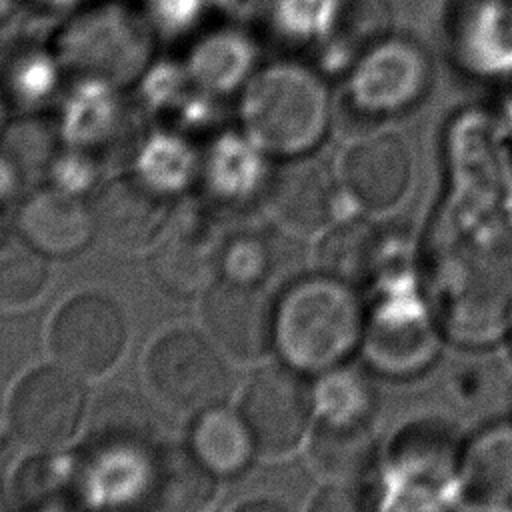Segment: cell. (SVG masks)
Masks as SVG:
<instances>
[{"label": "cell", "instance_id": "obj_2", "mask_svg": "<svg viewBox=\"0 0 512 512\" xmlns=\"http://www.w3.org/2000/svg\"><path fill=\"white\" fill-rule=\"evenodd\" d=\"M364 332L366 310L354 286L328 274L294 282L276 302L274 346L298 372L342 366L362 346Z\"/></svg>", "mask_w": 512, "mask_h": 512}, {"label": "cell", "instance_id": "obj_26", "mask_svg": "<svg viewBox=\"0 0 512 512\" xmlns=\"http://www.w3.org/2000/svg\"><path fill=\"white\" fill-rule=\"evenodd\" d=\"M48 280L44 252L32 246L20 232L0 238V306L20 308L34 302Z\"/></svg>", "mask_w": 512, "mask_h": 512}, {"label": "cell", "instance_id": "obj_25", "mask_svg": "<svg viewBox=\"0 0 512 512\" xmlns=\"http://www.w3.org/2000/svg\"><path fill=\"white\" fill-rule=\"evenodd\" d=\"M134 164V176L166 198L200 176V154L188 138L172 130L148 134L136 150Z\"/></svg>", "mask_w": 512, "mask_h": 512}, {"label": "cell", "instance_id": "obj_7", "mask_svg": "<svg viewBox=\"0 0 512 512\" xmlns=\"http://www.w3.org/2000/svg\"><path fill=\"white\" fill-rule=\"evenodd\" d=\"M314 414L312 394L298 370L266 366L258 370L240 400L256 450L266 456H284L300 446Z\"/></svg>", "mask_w": 512, "mask_h": 512}, {"label": "cell", "instance_id": "obj_1", "mask_svg": "<svg viewBox=\"0 0 512 512\" xmlns=\"http://www.w3.org/2000/svg\"><path fill=\"white\" fill-rule=\"evenodd\" d=\"M238 114L240 128L266 156H308L330 128V90L310 64L272 60L260 64L238 94Z\"/></svg>", "mask_w": 512, "mask_h": 512}, {"label": "cell", "instance_id": "obj_20", "mask_svg": "<svg viewBox=\"0 0 512 512\" xmlns=\"http://www.w3.org/2000/svg\"><path fill=\"white\" fill-rule=\"evenodd\" d=\"M264 158L266 154L242 128L226 130L214 136L200 154V178L216 198L234 202L250 196L260 184H268Z\"/></svg>", "mask_w": 512, "mask_h": 512}, {"label": "cell", "instance_id": "obj_30", "mask_svg": "<svg viewBox=\"0 0 512 512\" xmlns=\"http://www.w3.org/2000/svg\"><path fill=\"white\" fill-rule=\"evenodd\" d=\"M46 172L52 178V186L80 196L96 182V156L92 152L68 146L66 152H60L52 158Z\"/></svg>", "mask_w": 512, "mask_h": 512}, {"label": "cell", "instance_id": "obj_24", "mask_svg": "<svg viewBox=\"0 0 512 512\" xmlns=\"http://www.w3.org/2000/svg\"><path fill=\"white\" fill-rule=\"evenodd\" d=\"M310 460L332 482H360L376 462L374 428H334L314 422Z\"/></svg>", "mask_w": 512, "mask_h": 512}, {"label": "cell", "instance_id": "obj_29", "mask_svg": "<svg viewBox=\"0 0 512 512\" xmlns=\"http://www.w3.org/2000/svg\"><path fill=\"white\" fill-rule=\"evenodd\" d=\"M332 0H272L270 16L286 36L308 38L318 34L328 20Z\"/></svg>", "mask_w": 512, "mask_h": 512}, {"label": "cell", "instance_id": "obj_21", "mask_svg": "<svg viewBox=\"0 0 512 512\" xmlns=\"http://www.w3.org/2000/svg\"><path fill=\"white\" fill-rule=\"evenodd\" d=\"M190 450L216 476H234L250 464L256 444L244 418L216 404L198 412L190 432Z\"/></svg>", "mask_w": 512, "mask_h": 512}, {"label": "cell", "instance_id": "obj_9", "mask_svg": "<svg viewBox=\"0 0 512 512\" xmlns=\"http://www.w3.org/2000/svg\"><path fill=\"white\" fill-rule=\"evenodd\" d=\"M428 84V58L404 38L378 42L358 60L348 80L352 104L368 114L404 110Z\"/></svg>", "mask_w": 512, "mask_h": 512}, {"label": "cell", "instance_id": "obj_22", "mask_svg": "<svg viewBox=\"0 0 512 512\" xmlns=\"http://www.w3.org/2000/svg\"><path fill=\"white\" fill-rule=\"evenodd\" d=\"M380 246L382 238L374 226L362 220H350L324 236L318 246V264L322 274L350 286L366 284L382 276Z\"/></svg>", "mask_w": 512, "mask_h": 512}, {"label": "cell", "instance_id": "obj_13", "mask_svg": "<svg viewBox=\"0 0 512 512\" xmlns=\"http://www.w3.org/2000/svg\"><path fill=\"white\" fill-rule=\"evenodd\" d=\"M266 200L284 226L312 234L334 218L338 192L326 164L308 154L282 160L268 178Z\"/></svg>", "mask_w": 512, "mask_h": 512}, {"label": "cell", "instance_id": "obj_28", "mask_svg": "<svg viewBox=\"0 0 512 512\" xmlns=\"http://www.w3.org/2000/svg\"><path fill=\"white\" fill-rule=\"evenodd\" d=\"M270 268V250L258 236L240 234L222 246L220 270L228 280L260 284Z\"/></svg>", "mask_w": 512, "mask_h": 512}, {"label": "cell", "instance_id": "obj_34", "mask_svg": "<svg viewBox=\"0 0 512 512\" xmlns=\"http://www.w3.org/2000/svg\"><path fill=\"white\" fill-rule=\"evenodd\" d=\"M234 512H286V510L272 500H252L238 506Z\"/></svg>", "mask_w": 512, "mask_h": 512}, {"label": "cell", "instance_id": "obj_10", "mask_svg": "<svg viewBox=\"0 0 512 512\" xmlns=\"http://www.w3.org/2000/svg\"><path fill=\"white\" fill-rule=\"evenodd\" d=\"M276 304L260 284L224 278L202 302V318L212 340L232 358L254 362L274 346Z\"/></svg>", "mask_w": 512, "mask_h": 512}, {"label": "cell", "instance_id": "obj_36", "mask_svg": "<svg viewBox=\"0 0 512 512\" xmlns=\"http://www.w3.org/2000/svg\"><path fill=\"white\" fill-rule=\"evenodd\" d=\"M10 108H12V106H10L6 94H4L2 88H0V138L4 136L6 128L10 126Z\"/></svg>", "mask_w": 512, "mask_h": 512}, {"label": "cell", "instance_id": "obj_5", "mask_svg": "<svg viewBox=\"0 0 512 512\" xmlns=\"http://www.w3.org/2000/svg\"><path fill=\"white\" fill-rule=\"evenodd\" d=\"M126 338V320L116 302L100 294H80L56 312L48 344L62 368L80 378H94L118 362Z\"/></svg>", "mask_w": 512, "mask_h": 512}, {"label": "cell", "instance_id": "obj_3", "mask_svg": "<svg viewBox=\"0 0 512 512\" xmlns=\"http://www.w3.org/2000/svg\"><path fill=\"white\" fill-rule=\"evenodd\" d=\"M146 14L122 2H100L70 16L56 32L54 54L64 72L126 88L144 78L154 56Z\"/></svg>", "mask_w": 512, "mask_h": 512}, {"label": "cell", "instance_id": "obj_19", "mask_svg": "<svg viewBox=\"0 0 512 512\" xmlns=\"http://www.w3.org/2000/svg\"><path fill=\"white\" fill-rule=\"evenodd\" d=\"M458 474L468 502H512V422L488 426L464 444Z\"/></svg>", "mask_w": 512, "mask_h": 512}, {"label": "cell", "instance_id": "obj_16", "mask_svg": "<svg viewBox=\"0 0 512 512\" xmlns=\"http://www.w3.org/2000/svg\"><path fill=\"white\" fill-rule=\"evenodd\" d=\"M258 66L254 40L236 26H220L190 46L182 68L196 92L216 98L240 94Z\"/></svg>", "mask_w": 512, "mask_h": 512}, {"label": "cell", "instance_id": "obj_17", "mask_svg": "<svg viewBox=\"0 0 512 512\" xmlns=\"http://www.w3.org/2000/svg\"><path fill=\"white\" fill-rule=\"evenodd\" d=\"M214 476L192 450L166 446L148 466L144 498L156 512H200L216 494Z\"/></svg>", "mask_w": 512, "mask_h": 512}, {"label": "cell", "instance_id": "obj_14", "mask_svg": "<svg viewBox=\"0 0 512 512\" xmlns=\"http://www.w3.org/2000/svg\"><path fill=\"white\" fill-rule=\"evenodd\" d=\"M156 246L152 268L156 278L174 294L190 296L214 284L220 270L222 246L206 222L184 216L168 222Z\"/></svg>", "mask_w": 512, "mask_h": 512}, {"label": "cell", "instance_id": "obj_18", "mask_svg": "<svg viewBox=\"0 0 512 512\" xmlns=\"http://www.w3.org/2000/svg\"><path fill=\"white\" fill-rule=\"evenodd\" d=\"M122 122L120 88L88 78H76V86L62 98L56 132L70 148L92 152L108 144Z\"/></svg>", "mask_w": 512, "mask_h": 512}, {"label": "cell", "instance_id": "obj_15", "mask_svg": "<svg viewBox=\"0 0 512 512\" xmlns=\"http://www.w3.org/2000/svg\"><path fill=\"white\" fill-rule=\"evenodd\" d=\"M16 224L32 246L50 256H72L96 236L92 208L52 184L22 202Z\"/></svg>", "mask_w": 512, "mask_h": 512}, {"label": "cell", "instance_id": "obj_32", "mask_svg": "<svg viewBox=\"0 0 512 512\" xmlns=\"http://www.w3.org/2000/svg\"><path fill=\"white\" fill-rule=\"evenodd\" d=\"M200 0H146L142 12L154 30L182 32L200 14Z\"/></svg>", "mask_w": 512, "mask_h": 512}, {"label": "cell", "instance_id": "obj_33", "mask_svg": "<svg viewBox=\"0 0 512 512\" xmlns=\"http://www.w3.org/2000/svg\"><path fill=\"white\" fill-rule=\"evenodd\" d=\"M24 178V170L16 162V158L6 150L0 148V202L12 198L20 188Z\"/></svg>", "mask_w": 512, "mask_h": 512}, {"label": "cell", "instance_id": "obj_35", "mask_svg": "<svg viewBox=\"0 0 512 512\" xmlns=\"http://www.w3.org/2000/svg\"><path fill=\"white\" fill-rule=\"evenodd\" d=\"M464 512H512V502H468Z\"/></svg>", "mask_w": 512, "mask_h": 512}, {"label": "cell", "instance_id": "obj_23", "mask_svg": "<svg viewBox=\"0 0 512 512\" xmlns=\"http://www.w3.org/2000/svg\"><path fill=\"white\" fill-rule=\"evenodd\" d=\"M318 424L334 428H374L376 392L370 380L344 364L322 374L312 394Z\"/></svg>", "mask_w": 512, "mask_h": 512}, {"label": "cell", "instance_id": "obj_8", "mask_svg": "<svg viewBox=\"0 0 512 512\" xmlns=\"http://www.w3.org/2000/svg\"><path fill=\"white\" fill-rule=\"evenodd\" d=\"M362 346L368 362L388 374L420 372L436 354V336L426 318L420 296L402 276L398 292L380 296L372 314H366Z\"/></svg>", "mask_w": 512, "mask_h": 512}, {"label": "cell", "instance_id": "obj_31", "mask_svg": "<svg viewBox=\"0 0 512 512\" xmlns=\"http://www.w3.org/2000/svg\"><path fill=\"white\" fill-rule=\"evenodd\" d=\"M306 512H378V506L358 482H330L312 496Z\"/></svg>", "mask_w": 512, "mask_h": 512}, {"label": "cell", "instance_id": "obj_11", "mask_svg": "<svg viewBox=\"0 0 512 512\" xmlns=\"http://www.w3.org/2000/svg\"><path fill=\"white\" fill-rule=\"evenodd\" d=\"M96 236L118 250L136 252L162 236L168 220V198L134 174L104 184L92 204Z\"/></svg>", "mask_w": 512, "mask_h": 512}, {"label": "cell", "instance_id": "obj_4", "mask_svg": "<svg viewBox=\"0 0 512 512\" xmlns=\"http://www.w3.org/2000/svg\"><path fill=\"white\" fill-rule=\"evenodd\" d=\"M144 372L154 396L178 412L216 406L232 386L222 356L190 330H172L158 338L146 356Z\"/></svg>", "mask_w": 512, "mask_h": 512}, {"label": "cell", "instance_id": "obj_12", "mask_svg": "<svg viewBox=\"0 0 512 512\" xmlns=\"http://www.w3.org/2000/svg\"><path fill=\"white\" fill-rule=\"evenodd\" d=\"M412 160L396 134H374L348 148L342 160V184L350 198L370 212L394 208L406 194Z\"/></svg>", "mask_w": 512, "mask_h": 512}, {"label": "cell", "instance_id": "obj_6", "mask_svg": "<svg viewBox=\"0 0 512 512\" xmlns=\"http://www.w3.org/2000/svg\"><path fill=\"white\" fill-rule=\"evenodd\" d=\"M86 392L80 376L58 366L28 372L10 400V426L28 448L54 450L78 430Z\"/></svg>", "mask_w": 512, "mask_h": 512}, {"label": "cell", "instance_id": "obj_27", "mask_svg": "<svg viewBox=\"0 0 512 512\" xmlns=\"http://www.w3.org/2000/svg\"><path fill=\"white\" fill-rule=\"evenodd\" d=\"M62 74L64 70L52 48H34L16 54L8 62L6 72L0 78V88L10 106L34 112L48 104L58 92Z\"/></svg>", "mask_w": 512, "mask_h": 512}]
</instances>
